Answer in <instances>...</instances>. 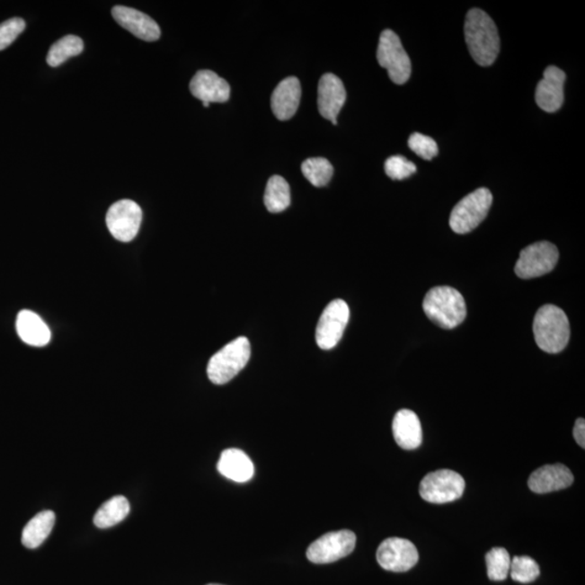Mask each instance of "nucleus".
<instances>
[{
  "mask_svg": "<svg viewBox=\"0 0 585 585\" xmlns=\"http://www.w3.org/2000/svg\"><path fill=\"white\" fill-rule=\"evenodd\" d=\"M423 310L430 321L442 329L451 330L466 318L463 295L451 287H437L426 294Z\"/></svg>",
  "mask_w": 585,
  "mask_h": 585,
  "instance_id": "nucleus-2",
  "label": "nucleus"
},
{
  "mask_svg": "<svg viewBox=\"0 0 585 585\" xmlns=\"http://www.w3.org/2000/svg\"><path fill=\"white\" fill-rule=\"evenodd\" d=\"M566 73L555 66L545 68L536 89V102L547 113L557 112L563 103V84Z\"/></svg>",
  "mask_w": 585,
  "mask_h": 585,
  "instance_id": "nucleus-13",
  "label": "nucleus"
},
{
  "mask_svg": "<svg viewBox=\"0 0 585 585\" xmlns=\"http://www.w3.org/2000/svg\"><path fill=\"white\" fill-rule=\"evenodd\" d=\"M17 332L25 344L44 347L49 344L51 332L39 315L30 310L20 311L17 318Z\"/></svg>",
  "mask_w": 585,
  "mask_h": 585,
  "instance_id": "nucleus-21",
  "label": "nucleus"
},
{
  "mask_svg": "<svg viewBox=\"0 0 585 585\" xmlns=\"http://www.w3.org/2000/svg\"><path fill=\"white\" fill-rule=\"evenodd\" d=\"M190 91L193 96L202 102L223 103L230 98V86L224 78L213 71L202 70L195 74Z\"/></svg>",
  "mask_w": 585,
  "mask_h": 585,
  "instance_id": "nucleus-16",
  "label": "nucleus"
},
{
  "mask_svg": "<svg viewBox=\"0 0 585 585\" xmlns=\"http://www.w3.org/2000/svg\"><path fill=\"white\" fill-rule=\"evenodd\" d=\"M129 510L130 505L129 500L123 497V495H118V497L108 500L97 510L93 518V524L98 528H110V527L118 525L120 521L128 518Z\"/></svg>",
  "mask_w": 585,
  "mask_h": 585,
  "instance_id": "nucleus-23",
  "label": "nucleus"
},
{
  "mask_svg": "<svg viewBox=\"0 0 585 585\" xmlns=\"http://www.w3.org/2000/svg\"><path fill=\"white\" fill-rule=\"evenodd\" d=\"M486 563L488 577L492 581H504L508 578L510 569V557L509 552L503 547H493L487 553Z\"/></svg>",
  "mask_w": 585,
  "mask_h": 585,
  "instance_id": "nucleus-27",
  "label": "nucleus"
},
{
  "mask_svg": "<svg viewBox=\"0 0 585 585\" xmlns=\"http://www.w3.org/2000/svg\"><path fill=\"white\" fill-rule=\"evenodd\" d=\"M560 257L557 247L550 242L542 241L527 246L520 252L515 272L520 279L539 278L555 268Z\"/></svg>",
  "mask_w": 585,
  "mask_h": 585,
  "instance_id": "nucleus-8",
  "label": "nucleus"
},
{
  "mask_svg": "<svg viewBox=\"0 0 585 585\" xmlns=\"http://www.w3.org/2000/svg\"><path fill=\"white\" fill-rule=\"evenodd\" d=\"M142 210L130 199H122L111 207L107 214V226L111 235L120 242H130L138 235Z\"/></svg>",
  "mask_w": 585,
  "mask_h": 585,
  "instance_id": "nucleus-12",
  "label": "nucleus"
},
{
  "mask_svg": "<svg viewBox=\"0 0 585 585\" xmlns=\"http://www.w3.org/2000/svg\"><path fill=\"white\" fill-rule=\"evenodd\" d=\"M208 585H221V584H208Z\"/></svg>",
  "mask_w": 585,
  "mask_h": 585,
  "instance_id": "nucleus-33",
  "label": "nucleus"
},
{
  "mask_svg": "<svg viewBox=\"0 0 585 585\" xmlns=\"http://www.w3.org/2000/svg\"><path fill=\"white\" fill-rule=\"evenodd\" d=\"M416 172V165L414 163L410 162L403 156L394 155L390 156L385 162V173L389 178L394 181H403V179L409 178Z\"/></svg>",
  "mask_w": 585,
  "mask_h": 585,
  "instance_id": "nucleus-30",
  "label": "nucleus"
},
{
  "mask_svg": "<svg viewBox=\"0 0 585 585\" xmlns=\"http://www.w3.org/2000/svg\"><path fill=\"white\" fill-rule=\"evenodd\" d=\"M357 536L350 530L329 532L307 550V558L314 563H331L341 560L355 550Z\"/></svg>",
  "mask_w": 585,
  "mask_h": 585,
  "instance_id": "nucleus-9",
  "label": "nucleus"
},
{
  "mask_svg": "<svg viewBox=\"0 0 585 585\" xmlns=\"http://www.w3.org/2000/svg\"><path fill=\"white\" fill-rule=\"evenodd\" d=\"M302 172L306 179L315 187H324L333 176L334 168L324 157H313L303 163Z\"/></svg>",
  "mask_w": 585,
  "mask_h": 585,
  "instance_id": "nucleus-26",
  "label": "nucleus"
},
{
  "mask_svg": "<svg viewBox=\"0 0 585 585\" xmlns=\"http://www.w3.org/2000/svg\"><path fill=\"white\" fill-rule=\"evenodd\" d=\"M465 481L455 471L440 470L427 474L421 483L420 494L426 502L445 504L460 499Z\"/></svg>",
  "mask_w": 585,
  "mask_h": 585,
  "instance_id": "nucleus-7",
  "label": "nucleus"
},
{
  "mask_svg": "<svg viewBox=\"0 0 585 585\" xmlns=\"http://www.w3.org/2000/svg\"><path fill=\"white\" fill-rule=\"evenodd\" d=\"M408 145L416 155L427 161L433 160L439 155V146L429 136L414 133L410 136Z\"/></svg>",
  "mask_w": 585,
  "mask_h": 585,
  "instance_id": "nucleus-29",
  "label": "nucleus"
},
{
  "mask_svg": "<svg viewBox=\"0 0 585 585\" xmlns=\"http://www.w3.org/2000/svg\"><path fill=\"white\" fill-rule=\"evenodd\" d=\"M83 50L84 43L80 37L75 35L62 37L51 46L47 55V63L52 67L59 66L70 58L82 54Z\"/></svg>",
  "mask_w": 585,
  "mask_h": 585,
  "instance_id": "nucleus-25",
  "label": "nucleus"
},
{
  "mask_svg": "<svg viewBox=\"0 0 585 585\" xmlns=\"http://www.w3.org/2000/svg\"><path fill=\"white\" fill-rule=\"evenodd\" d=\"M251 358V344L246 337H238L210 358L208 366L209 381L224 385L244 370Z\"/></svg>",
  "mask_w": 585,
  "mask_h": 585,
  "instance_id": "nucleus-4",
  "label": "nucleus"
},
{
  "mask_svg": "<svg viewBox=\"0 0 585 585\" xmlns=\"http://www.w3.org/2000/svg\"><path fill=\"white\" fill-rule=\"evenodd\" d=\"M377 562L385 571L404 572L419 562V552L412 542L403 537H388L378 546Z\"/></svg>",
  "mask_w": 585,
  "mask_h": 585,
  "instance_id": "nucleus-11",
  "label": "nucleus"
},
{
  "mask_svg": "<svg viewBox=\"0 0 585 585\" xmlns=\"http://www.w3.org/2000/svg\"><path fill=\"white\" fill-rule=\"evenodd\" d=\"M464 33L474 61L481 66H492L500 52V36L497 25L488 13L477 8L470 10Z\"/></svg>",
  "mask_w": 585,
  "mask_h": 585,
  "instance_id": "nucleus-1",
  "label": "nucleus"
},
{
  "mask_svg": "<svg viewBox=\"0 0 585 585\" xmlns=\"http://www.w3.org/2000/svg\"><path fill=\"white\" fill-rule=\"evenodd\" d=\"M291 204V190L286 179L272 176L269 179L265 192V205L269 212L278 214Z\"/></svg>",
  "mask_w": 585,
  "mask_h": 585,
  "instance_id": "nucleus-24",
  "label": "nucleus"
},
{
  "mask_svg": "<svg viewBox=\"0 0 585 585\" xmlns=\"http://www.w3.org/2000/svg\"><path fill=\"white\" fill-rule=\"evenodd\" d=\"M377 56L379 66L386 68L393 83L403 85L410 80L412 65L402 40L392 30H385L379 37Z\"/></svg>",
  "mask_w": 585,
  "mask_h": 585,
  "instance_id": "nucleus-6",
  "label": "nucleus"
},
{
  "mask_svg": "<svg viewBox=\"0 0 585 585\" xmlns=\"http://www.w3.org/2000/svg\"><path fill=\"white\" fill-rule=\"evenodd\" d=\"M217 470L230 481L241 483L250 482L255 472L251 458L239 449H226L221 453Z\"/></svg>",
  "mask_w": 585,
  "mask_h": 585,
  "instance_id": "nucleus-20",
  "label": "nucleus"
},
{
  "mask_svg": "<svg viewBox=\"0 0 585 585\" xmlns=\"http://www.w3.org/2000/svg\"><path fill=\"white\" fill-rule=\"evenodd\" d=\"M573 475L571 470L563 464L545 465L537 468L531 474L528 486L536 493H550L571 487Z\"/></svg>",
  "mask_w": 585,
  "mask_h": 585,
  "instance_id": "nucleus-17",
  "label": "nucleus"
},
{
  "mask_svg": "<svg viewBox=\"0 0 585 585\" xmlns=\"http://www.w3.org/2000/svg\"><path fill=\"white\" fill-rule=\"evenodd\" d=\"M350 315V307L345 300L335 299L326 306L315 331V341L321 350H330L339 344Z\"/></svg>",
  "mask_w": 585,
  "mask_h": 585,
  "instance_id": "nucleus-10",
  "label": "nucleus"
},
{
  "mask_svg": "<svg viewBox=\"0 0 585 585\" xmlns=\"http://www.w3.org/2000/svg\"><path fill=\"white\" fill-rule=\"evenodd\" d=\"M393 434L397 445L403 449H418L423 441L419 416L411 410L398 411L393 421Z\"/></svg>",
  "mask_w": 585,
  "mask_h": 585,
  "instance_id": "nucleus-19",
  "label": "nucleus"
},
{
  "mask_svg": "<svg viewBox=\"0 0 585 585\" xmlns=\"http://www.w3.org/2000/svg\"><path fill=\"white\" fill-rule=\"evenodd\" d=\"M574 439L578 442V445L581 448H585V421L584 419H578L576 425L573 429Z\"/></svg>",
  "mask_w": 585,
  "mask_h": 585,
  "instance_id": "nucleus-32",
  "label": "nucleus"
},
{
  "mask_svg": "<svg viewBox=\"0 0 585 585\" xmlns=\"http://www.w3.org/2000/svg\"><path fill=\"white\" fill-rule=\"evenodd\" d=\"M534 333L536 345L549 354L565 350L571 339L567 315L554 305L543 306L536 314Z\"/></svg>",
  "mask_w": 585,
  "mask_h": 585,
  "instance_id": "nucleus-3",
  "label": "nucleus"
},
{
  "mask_svg": "<svg viewBox=\"0 0 585 585\" xmlns=\"http://www.w3.org/2000/svg\"><path fill=\"white\" fill-rule=\"evenodd\" d=\"M116 22L130 31L138 39L146 41H155L161 37V29L155 20L134 8L116 6L112 9Z\"/></svg>",
  "mask_w": 585,
  "mask_h": 585,
  "instance_id": "nucleus-15",
  "label": "nucleus"
},
{
  "mask_svg": "<svg viewBox=\"0 0 585 585\" xmlns=\"http://www.w3.org/2000/svg\"><path fill=\"white\" fill-rule=\"evenodd\" d=\"M346 98V89L340 77L332 73H326L321 77L318 86V108L325 120L337 124V116L344 107Z\"/></svg>",
  "mask_w": 585,
  "mask_h": 585,
  "instance_id": "nucleus-14",
  "label": "nucleus"
},
{
  "mask_svg": "<svg viewBox=\"0 0 585 585\" xmlns=\"http://www.w3.org/2000/svg\"><path fill=\"white\" fill-rule=\"evenodd\" d=\"M302 98V87L297 77H288L283 80L272 93L271 109L276 118L280 120L292 119Z\"/></svg>",
  "mask_w": 585,
  "mask_h": 585,
  "instance_id": "nucleus-18",
  "label": "nucleus"
},
{
  "mask_svg": "<svg viewBox=\"0 0 585 585\" xmlns=\"http://www.w3.org/2000/svg\"><path fill=\"white\" fill-rule=\"evenodd\" d=\"M510 577L516 582L531 583L540 576V567L529 556H515L510 561Z\"/></svg>",
  "mask_w": 585,
  "mask_h": 585,
  "instance_id": "nucleus-28",
  "label": "nucleus"
},
{
  "mask_svg": "<svg viewBox=\"0 0 585 585\" xmlns=\"http://www.w3.org/2000/svg\"><path fill=\"white\" fill-rule=\"evenodd\" d=\"M24 30L25 22L21 18L10 19L0 24V51L12 45Z\"/></svg>",
  "mask_w": 585,
  "mask_h": 585,
  "instance_id": "nucleus-31",
  "label": "nucleus"
},
{
  "mask_svg": "<svg viewBox=\"0 0 585 585\" xmlns=\"http://www.w3.org/2000/svg\"><path fill=\"white\" fill-rule=\"evenodd\" d=\"M492 194L487 188L477 189L458 202L450 215V226L457 235L476 229L487 217L492 205Z\"/></svg>",
  "mask_w": 585,
  "mask_h": 585,
  "instance_id": "nucleus-5",
  "label": "nucleus"
},
{
  "mask_svg": "<svg viewBox=\"0 0 585 585\" xmlns=\"http://www.w3.org/2000/svg\"><path fill=\"white\" fill-rule=\"evenodd\" d=\"M56 523V515L52 510H44L34 516L22 532V543L28 549H36L43 545L50 535Z\"/></svg>",
  "mask_w": 585,
  "mask_h": 585,
  "instance_id": "nucleus-22",
  "label": "nucleus"
}]
</instances>
